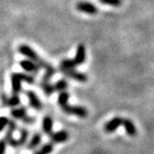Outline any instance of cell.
<instances>
[{
	"label": "cell",
	"mask_w": 154,
	"mask_h": 154,
	"mask_svg": "<svg viewBox=\"0 0 154 154\" xmlns=\"http://www.w3.org/2000/svg\"><path fill=\"white\" fill-rule=\"evenodd\" d=\"M18 50H19V52L21 55H23V56L27 57L28 60H30L32 61H34L35 63H36L40 68L45 69V71L53 67V66L50 63H48V62L44 60L34 49H32L31 47L27 46V45H24V44H23V45H20L18 48Z\"/></svg>",
	"instance_id": "obj_1"
},
{
	"label": "cell",
	"mask_w": 154,
	"mask_h": 154,
	"mask_svg": "<svg viewBox=\"0 0 154 154\" xmlns=\"http://www.w3.org/2000/svg\"><path fill=\"white\" fill-rule=\"evenodd\" d=\"M11 80V88L12 95H19L21 90V82H25L27 84H35V79L34 76L23 72H13L10 75Z\"/></svg>",
	"instance_id": "obj_2"
},
{
	"label": "cell",
	"mask_w": 154,
	"mask_h": 154,
	"mask_svg": "<svg viewBox=\"0 0 154 154\" xmlns=\"http://www.w3.org/2000/svg\"><path fill=\"white\" fill-rule=\"evenodd\" d=\"M59 105H60V107L61 108V109L65 113L75 115V116L79 117V118H86L87 115H88V112H87V109L85 107L69 105L68 101L61 103V104H59Z\"/></svg>",
	"instance_id": "obj_3"
},
{
	"label": "cell",
	"mask_w": 154,
	"mask_h": 154,
	"mask_svg": "<svg viewBox=\"0 0 154 154\" xmlns=\"http://www.w3.org/2000/svg\"><path fill=\"white\" fill-rule=\"evenodd\" d=\"M10 114L14 119L17 120H21L27 125H32L35 122V119L32 116H29L26 111L25 107H20V108H12L11 111H10Z\"/></svg>",
	"instance_id": "obj_4"
},
{
	"label": "cell",
	"mask_w": 154,
	"mask_h": 154,
	"mask_svg": "<svg viewBox=\"0 0 154 154\" xmlns=\"http://www.w3.org/2000/svg\"><path fill=\"white\" fill-rule=\"evenodd\" d=\"M60 72H62L65 76L69 77V78H72V80H75L77 82L80 83H85L87 81V75L85 73L77 72L74 69H60Z\"/></svg>",
	"instance_id": "obj_5"
},
{
	"label": "cell",
	"mask_w": 154,
	"mask_h": 154,
	"mask_svg": "<svg viewBox=\"0 0 154 154\" xmlns=\"http://www.w3.org/2000/svg\"><path fill=\"white\" fill-rule=\"evenodd\" d=\"M25 95L28 97V100H29V103H30L31 107L34 108L35 111H38V112L42 111L43 104H42L40 98L38 97V96L36 95V93L35 91L28 90V91L25 92Z\"/></svg>",
	"instance_id": "obj_6"
},
{
	"label": "cell",
	"mask_w": 154,
	"mask_h": 154,
	"mask_svg": "<svg viewBox=\"0 0 154 154\" xmlns=\"http://www.w3.org/2000/svg\"><path fill=\"white\" fill-rule=\"evenodd\" d=\"M76 8L81 12L90 14V15H96L97 13V7L87 1H81L76 4Z\"/></svg>",
	"instance_id": "obj_7"
},
{
	"label": "cell",
	"mask_w": 154,
	"mask_h": 154,
	"mask_svg": "<svg viewBox=\"0 0 154 154\" xmlns=\"http://www.w3.org/2000/svg\"><path fill=\"white\" fill-rule=\"evenodd\" d=\"M86 60V50H85V47L83 45V44H80L78 45L76 48V53H75V57L72 60L75 66H79L81 64H83Z\"/></svg>",
	"instance_id": "obj_8"
},
{
	"label": "cell",
	"mask_w": 154,
	"mask_h": 154,
	"mask_svg": "<svg viewBox=\"0 0 154 154\" xmlns=\"http://www.w3.org/2000/svg\"><path fill=\"white\" fill-rule=\"evenodd\" d=\"M70 137V134L66 130H60L58 132L50 134L51 143H64Z\"/></svg>",
	"instance_id": "obj_9"
},
{
	"label": "cell",
	"mask_w": 154,
	"mask_h": 154,
	"mask_svg": "<svg viewBox=\"0 0 154 154\" xmlns=\"http://www.w3.org/2000/svg\"><path fill=\"white\" fill-rule=\"evenodd\" d=\"M20 66L21 67V69L28 72H32V73H37L40 71V67L35 63L34 61H32L30 60H23L20 61Z\"/></svg>",
	"instance_id": "obj_10"
},
{
	"label": "cell",
	"mask_w": 154,
	"mask_h": 154,
	"mask_svg": "<svg viewBox=\"0 0 154 154\" xmlns=\"http://www.w3.org/2000/svg\"><path fill=\"white\" fill-rule=\"evenodd\" d=\"M123 118L121 117H114L111 121H109L108 123L105 124L104 125V131L106 133H112L114 132L119 126L122 125Z\"/></svg>",
	"instance_id": "obj_11"
},
{
	"label": "cell",
	"mask_w": 154,
	"mask_h": 154,
	"mask_svg": "<svg viewBox=\"0 0 154 154\" xmlns=\"http://www.w3.org/2000/svg\"><path fill=\"white\" fill-rule=\"evenodd\" d=\"M43 132L47 135H50L53 133V119L49 115H46L43 119L42 123Z\"/></svg>",
	"instance_id": "obj_12"
},
{
	"label": "cell",
	"mask_w": 154,
	"mask_h": 154,
	"mask_svg": "<svg viewBox=\"0 0 154 154\" xmlns=\"http://www.w3.org/2000/svg\"><path fill=\"white\" fill-rule=\"evenodd\" d=\"M122 125L125 127L127 135H129L131 137H134V136L137 135V127H136V125H134V123L132 122L131 120L123 118Z\"/></svg>",
	"instance_id": "obj_13"
},
{
	"label": "cell",
	"mask_w": 154,
	"mask_h": 154,
	"mask_svg": "<svg viewBox=\"0 0 154 154\" xmlns=\"http://www.w3.org/2000/svg\"><path fill=\"white\" fill-rule=\"evenodd\" d=\"M41 142H42V135L40 133H35L32 137L30 142L27 145V148L28 149H35L41 144Z\"/></svg>",
	"instance_id": "obj_14"
},
{
	"label": "cell",
	"mask_w": 154,
	"mask_h": 154,
	"mask_svg": "<svg viewBox=\"0 0 154 154\" xmlns=\"http://www.w3.org/2000/svg\"><path fill=\"white\" fill-rule=\"evenodd\" d=\"M41 87L47 97H50L55 92L54 85L49 82H41Z\"/></svg>",
	"instance_id": "obj_15"
},
{
	"label": "cell",
	"mask_w": 154,
	"mask_h": 154,
	"mask_svg": "<svg viewBox=\"0 0 154 154\" xmlns=\"http://www.w3.org/2000/svg\"><path fill=\"white\" fill-rule=\"evenodd\" d=\"M20 104V98L19 95H12L10 97H8L6 107L15 108V107H18Z\"/></svg>",
	"instance_id": "obj_16"
},
{
	"label": "cell",
	"mask_w": 154,
	"mask_h": 154,
	"mask_svg": "<svg viewBox=\"0 0 154 154\" xmlns=\"http://www.w3.org/2000/svg\"><path fill=\"white\" fill-rule=\"evenodd\" d=\"M54 149V145L53 143L49 142V143H47V144H45L44 146H42V148L36 151L35 154H50Z\"/></svg>",
	"instance_id": "obj_17"
},
{
	"label": "cell",
	"mask_w": 154,
	"mask_h": 154,
	"mask_svg": "<svg viewBox=\"0 0 154 154\" xmlns=\"http://www.w3.org/2000/svg\"><path fill=\"white\" fill-rule=\"evenodd\" d=\"M53 85H54L55 91L61 92V91H65L66 88L68 87V82L66 81L65 79H60V80H59L56 84Z\"/></svg>",
	"instance_id": "obj_18"
},
{
	"label": "cell",
	"mask_w": 154,
	"mask_h": 154,
	"mask_svg": "<svg viewBox=\"0 0 154 154\" xmlns=\"http://www.w3.org/2000/svg\"><path fill=\"white\" fill-rule=\"evenodd\" d=\"M76 67L72 60L70 59H64L60 61V69H74Z\"/></svg>",
	"instance_id": "obj_19"
},
{
	"label": "cell",
	"mask_w": 154,
	"mask_h": 154,
	"mask_svg": "<svg viewBox=\"0 0 154 154\" xmlns=\"http://www.w3.org/2000/svg\"><path fill=\"white\" fill-rule=\"evenodd\" d=\"M28 130L25 129V128H23V129H20V138L18 139L19 141V144H20V147L21 146H23L26 141H27V138H28Z\"/></svg>",
	"instance_id": "obj_20"
},
{
	"label": "cell",
	"mask_w": 154,
	"mask_h": 154,
	"mask_svg": "<svg viewBox=\"0 0 154 154\" xmlns=\"http://www.w3.org/2000/svg\"><path fill=\"white\" fill-rule=\"evenodd\" d=\"M100 1L103 4L106 5H109V6H112V7H119L122 4V0H100Z\"/></svg>",
	"instance_id": "obj_21"
},
{
	"label": "cell",
	"mask_w": 154,
	"mask_h": 154,
	"mask_svg": "<svg viewBox=\"0 0 154 154\" xmlns=\"http://www.w3.org/2000/svg\"><path fill=\"white\" fill-rule=\"evenodd\" d=\"M8 118L6 116H1L0 117V132H1L8 124Z\"/></svg>",
	"instance_id": "obj_22"
},
{
	"label": "cell",
	"mask_w": 154,
	"mask_h": 154,
	"mask_svg": "<svg viewBox=\"0 0 154 154\" xmlns=\"http://www.w3.org/2000/svg\"><path fill=\"white\" fill-rule=\"evenodd\" d=\"M6 148H7V142H6V140L5 139H1V140H0V154H5Z\"/></svg>",
	"instance_id": "obj_23"
}]
</instances>
